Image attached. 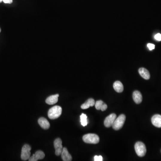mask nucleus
Returning <instances> with one entry per match:
<instances>
[{
  "instance_id": "nucleus-19",
  "label": "nucleus",
  "mask_w": 161,
  "mask_h": 161,
  "mask_svg": "<svg viewBox=\"0 0 161 161\" xmlns=\"http://www.w3.org/2000/svg\"><path fill=\"white\" fill-rule=\"evenodd\" d=\"M103 160V157L101 155L100 156L95 155L94 157V161H102Z\"/></svg>"
},
{
  "instance_id": "nucleus-22",
  "label": "nucleus",
  "mask_w": 161,
  "mask_h": 161,
  "mask_svg": "<svg viewBox=\"0 0 161 161\" xmlns=\"http://www.w3.org/2000/svg\"><path fill=\"white\" fill-rule=\"evenodd\" d=\"M3 1L6 4H11L13 2V0H3Z\"/></svg>"
},
{
  "instance_id": "nucleus-7",
  "label": "nucleus",
  "mask_w": 161,
  "mask_h": 161,
  "mask_svg": "<svg viewBox=\"0 0 161 161\" xmlns=\"http://www.w3.org/2000/svg\"><path fill=\"white\" fill-rule=\"evenodd\" d=\"M116 118V115L115 114L113 113L108 116L105 119L104 122L105 126L107 127H109L112 126Z\"/></svg>"
},
{
  "instance_id": "nucleus-17",
  "label": "nucleus",
  "mask_w": 161,
  "mask_h": 161,
  "mask_svg": "<svg viewBox=\"0 0 161 161\" xmlns=\"http://www.w3.org/2000/svg\"><path fill=\"white\" fill-rule=\"evenodd\" d=\"M114 89L118 93H121L124 90V86L121 81H116L113 84Z\"/></svg>"
},
{
  "instance_id": "nucleus-1",
  "label": "nucleus",
  "mask_w": 161,
  "mask_h": 161,
  "mask_svg": "<svg viewBox=\"0 0 161 161\" xmlns=\"http://www.w3.org/2000/svg\"><path fill=\"white\" fill-rule=\"evenodd\" d=\"M62 113V108L59 106H55L49 110L48 116L51 120H55L59 117Z\"/></svg>"
},
{
  "instance_id": "nucleus-20",
  "label": "nucleus",
  "mask_w": 161,
  "mask_h": 161,
  "mask_svg": "<svg viewBox=\"0 0 161 161\" xmlns=\"http://www.w3.org/2000/svg\"><path fill=\"white\" fill-rule=\"evenodd\" d=\"M147 47L151 51L152 50L154 49L155 48V45L153 43H148L147 44Z\"/></svg>"
},
{
  "instance_id": "nucleus-5",
  "label": "nucleus",
  "mask_w": 161,
  "mask_h": 161,
  "mask_svg": "<svg viewBox=\"0 0 161 161\" xmlns=\"http://www.w3.org/2000/svg\"><path fill=\"white\" fill-rule=\"evenodd\" d=\"M31 151V147L28 145H25L22 147L21 156L22 160H27L30 158Z\"/></svg>"
},
{
  "instance_id": "nucleus-18",
  "label": "nucleus",
  "mask_w": 161,
  "mask_h": 161,
  "mask_svg": "<svg viewBox=\"0 0 161 161\" xmlns=\"http://www.w3.org/2000/svg\"><path fill=\"white\" fill-rule=\"evenodd\" d=\"M87 116L85 114L82 113L80 116V123L83 126L85 127L88 124Z\"/></svg>"
},
{
  "instance_id": "nucleus-11",
  "label": "nucleus",
  "mask_w": 161,
  "mask_h": 161,
  "mask_svg": "<svg viewBox=\"0 0 161 161\" xmlns=\"http://www.w3.org/2000/svg\"><path fill=\"white\" fill-rule=\"evenodd\" d=\"M133 99L135 103L136 104H140L142 101V96L141 92L137 90L134 91L133 95Z\"/></svg>"
},
{
  "instance_id": "nucleus-9",
  "label": "nucleus",
  "mask_w": 161,
  "mask_h": 161,
  "mask_svg": "<svg viewBox=\"0 0 161 161\" xmlns=\"http://www.w3.org/2000/svg\"><path fill=\"white\" fill-rule=\"evenodd\" d=\"M151 122L154 126L160 128L161 127V115L156 114L154 116L152 117Z\"/></svg>"
},
{
  "instance_id": "nucleus-25",
  "label": "nucleus",
  "mask_w": 161,
  "mask_h": 161,
  "mask_svg": "<svg viewBox=\"0 0 161 161\" xmlns=\"http://www.w3.org/2000/svg\"></svg>"
},
{
  "instance_id": "nucleus-4",
  "label": "nucleus",
  "mask_w": 161,
  "mask_h": 161,
  "mask_svg": "<svg viewBox=\"0 0 161 161\" xmlns=\"http://www.w3.org/2000/svg\"><path fill=\"white\" fill-rule=\"evenodd\" d=\"M126 116L122 114L119 116L116 119L115 121L113 124V127L115 130H120L124 125L125 121Z\"/></svg>"
},
{
  "instance_id": "nucleus-13",
  "label": "nucleus",
  "mask_w": 161,
  "mask_h": 161,
  "mask_svg": "<svg viewBox=\"0 0 161 161\" xmlns=\"http://www.w3.org/2000/svg\"><path fill=\"white\" fill-rule=\"evenodd\" d=\"M59 96V95L58 94L50 96L46 99V103L49 105L54 104L58 102Z\"/></svg>"
},
{
  "instance_id": "nucleus-10",
  "label": "nucleus",
  "mask_w": 161,
  "mask_h": 161,
  "mask_svg": "<svg viewBox=\"0 0 161 161\" xmlns=\"http://www.w3.org/2000/svg\"><path fill=\"white\" fill-rule=\"evenodd\" d=\"M61 158L64 161H72V158L71 155L69 154L67 149L66 148H63L61 154Z\"/></svg>"
},
{
  "instance_id": "nucleus-2",
  "label": "nucleus",
  "mask_w": 161,
  "mask_h": 161,
  "mask_svg": "<svg viewBox=\"0 0 161 161\" xmlns=\"http://www.w3.org/2000/svg\"><path fill=\"white\" fill-rule=\"evenodd\" d=\"M83 141L86 143L96 144L99 142V136L95 134L89 133L83 136Z\"/></svg>"
},
{
  "instance_id": "nucleus-15",
  "label": "nucleus",
  "mask_w": 161,
  "mask_h": 161,
  "mask_svg": "<svg viewBox=\"0 0 161 161\" xmlns=\"http://www.w3.org/2000/svg\"><path fill=\"white\" fill-rule=\"evenodd\" d=\"M139 74L140 75L144 78L145 80H149L150 78V74L149 73V71L146 69L144 68H141L139 69Z\"/></svg>"
},
{
  "instance_id": "nucleus-23",
  "label": "nucleus",
  "mask_w": 161,
  "mask_h": 161,
  "mask_svg": "<svg viewBox=\"0 0 161 161\" xmlns=\"http://www.w3.org/2000/svg\"><path fill=\"white\" fill-rule=\"evenodd\" d=\"M3 0H0V3Z\"/></svg>"
},
{
  "instance_id": "nucleus-24",
  "label": "nucleus",
  "mask_w": 161,
  "mask_h": 161,
  "mask_svg": "<svg viewBox=\"0 0 161 161\" xmlns=\"http://www.w3.org/2000/svg\"><path fill=\"white\" fill-rule=\"evenodd\" d=\"M1 28H0V32H1Z\"/></svg>"
},
{
  "instance_id": "nucleus-3",
  "label": "nucleus",
  "mask_w": 161,
  "mask_h": 161,
  "mask_svg": "<svg viewBox=\"0 0 161 161\" xmlns=\"http://www.w3.org/2000/svg\"><path fill=\"white\" fill-rule=\"evenodd\" d=\"M135 150L136 154L139 157H144L146 154V146L142 142H136L135 145Z\"/></svg>"
},
{
  "instance_id": "nucleus-21",
  "label": "nucleus",
  "mask_w": 161,
  "mask_h": 161,
  "mask_svg": "<svg viewBox=\"0 0 161 161\" xmlns=\"http://www.w3.org/2000/svg\"><path fill=\"white\" fill-rule=\"evenodd\" d=\"M154 39L156 40L160 41H161V34H160V33H158V34L155 35V36H154Z\"/></svg>"
},
{
  "instance_id": "nucleus-12",
  "label": "nucleus",
  "mask_w": 161,
  "mask_h": 161,
  "mask_svg": "<svg viewBox=\"0 0 161 161\" xmlns=\"http://www.w3.org/2000/svg\"><path fill=\"white\" fill-rule=\"evenodd\" d=\"M38 123L42 128L48 129L50 126L49 122L44 117H41L38 120Z\"/></svg>"
},
{
  "instance_id": "nucleus-8",
  "label": "nucleus",
  "mask_w": 161,
  "mask_h": 161,
  "mask_svg": "<svg viewBox=\"0 0 161 161\" xmlns=\"http://www.w3.org/2000/svg\"><path fill=\"white\" fill-rule=\"evenodd\" d=\"M45 157V154L42 151H38L36 152L29 159V161H37L39 160H42Z\"/></svg>"
},
{
  "instance_id": "nucleus-6",
  "label": "nucleus",
  "mask_w": 161,
  "mask_h": 161,
  "mask_svg": "<svg viewBox=\"0 0 161 161\" xmlns=\"http://www.w3.org/2000/svg\"><path fill=\"white\" fill-rule=\"evenodd\" d=\"M62 141L60 138H57L54 142V146L55 149V154L57 156H60L63 150Z\"/></svg>"
},
{
  "instance_id": "nucleus-14",
  "label": "nucleus",
  "mask_w": 161,
  "mask_h": 161,
  "mask_svg": "<svg viewBox=\"0 0 161 161\" xmlns=\"http://www.w3.org/2000/svg\"><path fill=\"white\" fill-rule=\"evenodd\" d=\"M95 106L97 110H101L103 112L106 110L107 108V105L104 103L102 100H98V101H96L95 103Z\"/></svg>"
},
{
  "instance_id": "nucleus-16",
  "label": "nucleus",
  "mask_w": 161,
  "mask_h": 161,
  "mask_svg": "<svg viewBox=\"0 0 161 161\" xmlns=\"http://www.w3.org/2000/svg\"><path fill=\"white\" fill-rule=\"evenodd\" d=\"M95 100L93 98H89L88 99L84 104L81 105V108L82 109H86L90 107H93L95 105Z\"/></svg>"
}]
</instances>
